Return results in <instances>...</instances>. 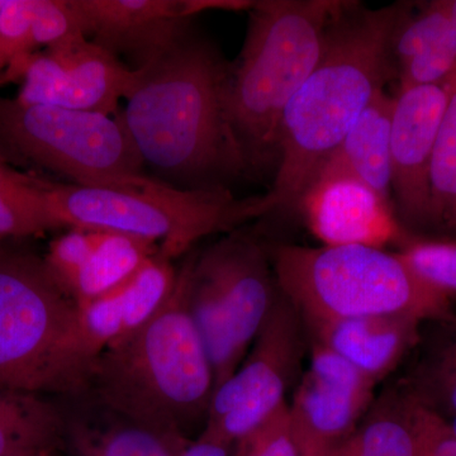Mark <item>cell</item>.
Here are the masks:
<instances>
[{"mask_svg": "<svg viewBox=\"0 0 456 456\" xmlns=\"http://www.w3.org/2000/svg\"><path fill=\"white\" fill-rule=\"evenodd\" d=\"M86 37L121 60L127 56L134 70L164 53L189 27L185 0H74Z\"/></svg>", "mask_w": 456, "mask_h": 456, "instance_id": "15", "label": "cell"}, {"mask_svg": "<svg viewBox=\"0 0 456 456\" xmlns=\"http://www.w3.org/2000/svg\"><path fill=\"white\" fill-rule=\"evenodd\" d=\"M428 416L398 382L375 395L355 430L327 456H419Z\"/></svg>", "mask_w": 456, "mask_h": 456, "instance_id": "19", "label": "cell"}, {"mask_svg": "<svg viewBox=\"0 0 456 456\" xmlns=\"http://www.w3.org/2000/svg\"><path fill=\"white\" fill-rule=\"evenodd\" d=\"M419 456H456V437L448 422L430 412Z\"/></svg>", "mask_w": 456, "mask_h": 456, "instance_id": "32", "label": "cell"}, {"mask_svg": "<svg viewBox=\"0 0 456 456\" xmlns=\"http://www.w3.org/2000/svg\"><path fill=\"white\" fill-rule=\"evenodd\" d=\"M231 452L232 449L230 446L200 434L185 446L180 456H231Z\"/></svg>", "mask_w": 456, "mask_h": 456, "instance_id": "34", "label": "cell"}, {"mask_svg": "<svg viewBox=\"0 0 456 456\" xmlns=\"http://www.w3.org/2000/svg\"><path fill=\"white\" fill-rule=\"evenodd\" d=\"M231 456H301L294 436L289 403L236 441Z\"/></svg>", "mask_w": 456, "mask_h": 456, "instance_id": "30", "label": "cell"}, {"mask_svg": "<svg viewBox=\"0 0 456 456\" xmlns=\"http://www.w3.org/2000/svg\"><path fill=\"white\" fill-rule=\"evenodd\" d=\"M35 179L60 228L150 240L173 261L206 237L226 235L272 213L265 194L236 198L224 187L183 189L147 175L104 185Z\"/></svg>", "mask_w": 456, "mask_h": 456, "instance_id": "5", "label": "cell"}, {"mask_svg": "<svg viewBox=\"0 0 456 456\" xmlns=\"http://www.w3.org/2000/svg\"><path fill=\"white\" fill-rule=\"evenodd\" d=\"M88 365L73 297L44 256L0 245V391L71 395Z\"/></svg>", "mask_w": 456, "mask_h": 456, "instance_id": "7", "label": "cell"}, {"mask_svg": "<svg viewBox=\"0 0 456 456\" xmlns=\"http://www.w3.org/2000/svg\"><path fill=\"white\" fill-rule=\"evenodd\" d=\"M64 415V446L71 456H180L191 441L117 415L82 395L56 397Z\"/></svg>", "mask_w": 456, "mask_h": 456, "instance_id": "18", "label": "cell"}, {"mask_svg": "<svg viewBox=\"0 0 456 456\" xmlns=\"http://www.w3.org/2000/svg\"><path fill=\"white\" fill-rule=\"evenodd\" d=\"M395 97L386 90L369 103L316 176L346 174L393 204L391 130ZM314 176V178H316ZM312 183V182H311Z\"/></svg>", "mask_w": 456, "mask_h": 456, "instance_id": "20", "label": "cell"}, {"mask_svg": "<svg viewBox=\"0 0 456 456\" xmlns=\"http://www.w3.org/2000/svg\"><path fill=\"white\" fill-rule=\"evenodd\" d=\"M310 362L294 389L290 419L301 456H327L355 430L377 384L310 341Z\"/></svg>", "mask_w": 456, "mask_h": 456, "instance_id": "13", "label": "cell"}, {"mask_svg": "<svg viewBox=\"0 0 456 456\" xmlns=\"http://www.w3.org/2000/svg\"><path fill=\"white\" fill-rule=\"evenodd\" d=\"M344 0H261L239 57L228 65L224 116L245 174L277 165L288 104L310 77Z\"/></svg>", "mask_w": 456, "mask_h": 456, "instance_id": "4", "label": "cell"}, {"mask_svg": "<svg viewBox=\"0 0 456 456\" xmlns=\"http://www.w3.org/2000/svg\"><path fill=\"white\" fill-rule=\"evenodd\" d=\"M215 389L211 359L189 314L180 268L163 307L90 360L74 393L152 430L191 441L206 428Z\"/></svg>", "mask_w": 456, "mask_h": 456, "instance_id": "3", "label": "cell"}, {"mask_svg": "<svg viewBox=\"0 0 456 456\" xmlns=\"http://www.w3.org/2000/svg\"><path fill=\"white\" fill-rule=\"evenodd\" d=\"M33 0H5L0 8V47L7 66L35 53L32 44Z\"/></svg>", "mask_w": 456, "mask_h": 456, "instance_id": "31", "label": "cell"}, {"mask_svg": "<svg viewBox=\"0 0 456 456\" xmlns=\"http://www.w3.org/2000/svg\"><path fill=\"white\" fill-rule=\"evenodd\" d=\"M4 77L22 82L20 103L117 116L136 70L79 36L11 62Z\"/></svg>", "mask_w": 456, "mask_h": 456, "instance_id": "11", "label": "cell"}, {"mask_svg": "<svg viewBox=\"0 0 456 456\" xmlns=\"http://www.w3.org/2000/svg\"><path fill=\"white\" fill-rule=\"evenodd\" d=\"M4 3H5V0H0V8H2L3 5H4Z\"/></svg>", "mask_w": 456, "mask_h": 456, "instance_id": "38", "label": "cell"}, {"mask_svg": "<svg viewBox=\"0 0 456 456\" xmlns=\"http://www.w3.org/2000/svg\"><path fill=\"white\" fill-rule=\"evenodd\" d=\"M281 292V290H279ZM310 340L301 314L283 294L235 373L215 392L202 435L231 449L288 404L305 373Z\"/></svg>", "mask_w": 456, "mask_h": 456, "instance_id": "10", "label": "cell"}, {"mask_svg": "<svg viewBox=\"0 0 456 456\" xmlns=\"http://www.w3.org/2000/svg\"><path fill=\"white\" fill-rule=\"evenodd\" d=\"M251 0H185V12L193 18L206 11H248L254 8Z\"/></svg>", "mask_w": 456, "mask_h": 456, "instance_id": "33", "label": "cell"}, {"mask_svg": "<svg viewBox=\"0 0 456 456\" xmlns=\"http://www.w3.org/2000/svg\"><path fill=\"white\" fill-rule=\"evenodd\" d=\"M297 211L322 245L397 248L411 233L399 224L395 207L373 189L346 174L312 180Z\"/></svg>", "mask_w": 456, "mask_h": 456, "instance_id": "14", "label": "cell"}, {"mask_svg": "<svg viewBox=\"0 0 456 456\" xmlns=\"http://www.w3.org/2000/svg\"><path fill=\"white\" fill-rule=\"evenodd\" d=\"M446 422H448L450 428H452V434H454L456 437V417L455 419H450V421Z\"/></svg>", "mask_w": 456, "mask_h": 456, "instance_id": "37", "label": "cell"}, {"mask_svg": "<svg viewBox=\"0 0 456 456\" xmlns=\"http://www.w3.org/2000/svg\"><path fill=\"white\" fill-rule=\"evenodd\" d=\"M4 66H7V61H5V57L3 55L2 47H0V71H2V69L4 68Z\"/></svg>", "mask_w": 456, "mask_h": 456, "instance_id": "36", "label": "cell"}, {"mask_svg": "<svg viewBox=\"0 0 456 456\" xmlns=\"http://www.w3.org/2000/svg\"><path fill=\"white\" fill-rule=\"evenodd\" d=\"M411 12L408 3L373 9L347 2L330 25L317 65L281 118L274 179L265 193L272 213L297 211L326 159L397 77L393 41Z\"/></svg>", "mask_w": 456, "mask_h": 456, "instance_id": "1", "label": "cell"}, {"mask_svg": "<svg viewBox=\"0 0 456 456\" xmlns=\"http://www.w3.org/2000/svg\"><path fill=\"white\" fill-rule=\"evenodd\" d=\"M189 314L202 338L216 389L253 346L278 301L268 245L235 230L182 265Z\"/></svg>", "mask_w": 456, "mask_h": 456, "instance_id": "8", "label": "cell"}, {"mask_svg": "<svg viewBox=\"0 0 456 456\" xmlns=\"http://www.w3.org/2000/svg\"><path fill=\"white\" fill-rule=\"evenodd\" d=\"M159 251L160 246L150 240L99 231L97 245L71 289V297L77 305L98 298L130 278Z\"/></svg>", "mask_w": 456, "mask_h": 456, "instance_id": "22", "label": "cell"}, {"mask_svg": "<svg viewBox=\"0 0 456 456\" xmlns=\"http://www.w3.org/2000/svg\"><path fill=\"white\" fill-rule=\"evenodd\" d=\"M99 231L69 228L51 241L44 259L51 274L70 294L90 255L97 245Z\"/></svg>", "mask_w": 456, "mask_h": 456, "instance_id": "28", "label": "cell"}, {"mask_svg": "<svg viewBox=\"0 0 456 456\" xmlns=\"http://www.w3.org/2000/svg\"><path fill=\"white\" fill-rule=\"evenodd\" d=\"M446 323V332L435 338L399 383L419 406L450 421L456 417V317Z\"/></svg>", "mask_w": 456, "mask_h": 456, "instance_id": "23", "label": "cell"}, {"mask_svg": "<svg viewBox=\"0 0 456 456\" xmlns=\"http://www.w3.org/2000/svg\"><path fill=\"white\" fill-rule=\"evenodd\" d=\"M8 456H71L65 448H50L32 450V452H18V454Z\"/></svg>", "mask_w": 456, "mask_h": 456, "instance_id": "35", "label": "cell"}, {"mask_svg": "<svg viewBox=\"0 0 456 456\" xmlns=\"http://www.w3.org/2000/svg\"><path fill=\"white\" fill-rule=\"evenodd\" d=\"M452 18V0H436L426 5L419 13L404 20L393 41L397 77L413 60L426 53L439 40Z\"/></svg>", "mask_w": 456, "mask_h": 456, "instance_id": "27", "label": "cell"}, {"mask_svg": "<svg viewBox=\"0 0 456 456\" xmlns=\"http://www.w3.org/2000/svg\"><path fill=\"white\" fill-rule=\"evenodd\" d=\"M0 147L68 183L104 185L146 175L117 116L0 98Z\"/></svg>", "mask_w": 456, "mask_h": 456, "instance_id": "9", "label": "cell"}, {"mask_svg": "<svg viewBox=\"0 0 456 456\" xmlns=\"http://www.w3.org/2000/svg\"><path fill=\"white\" fill-rule=\"evenodd\" d=\"M279 290L305 321L399 314L455 317L452 299L426 284L397 251L364 245H268Z\"/></svg>", "mask_w": 456, "mask_h": 456, "instance_id": "6", "label": "cell"}, {"mask_svg": "<svg viewBox=\"0 0 456 456\" xmlns=\"http://www.w3.org/2000/svg\"><path fill=\"white\" fill-rule=\"evenodd\" d=\"M36 179L0 160V237H29L59 230Z\"/></svg>", "mask_w": 456, "mask_h": 456, "instance_id": "24", "label": "cell"}, {"mask_svg": "<svg viewBox=\"0 0 456 456\" xmlns=\"http://www.w3.org/2000/svg\"><path fill=\"white\" fill-rule=\"evenodd\" d=\"M3 240H4V239H2V237H0V245L3 244Z\"/></svg>", "mask_w": 456, "mask_h": 456, "instance_id": "39", "label": "cell"}, {"mask_svg": "<svg viewBox=\"0 0 456 456\" xmlns=\"http://www.w3.org/2000/svg\"><path fill=\"white\" fill-rule=\"evenodd\" d=\"M228 62L191 26L143 68L119 116L145 167L183 189L245 175L224 116Z\"/></svg>", "mask_w": 456, "mask_h": 456, "instance_id": "2", "label": "cell"}, {"mask_svg": "<svg viewBox=\"0 0 456 456\" xmlns=\"http://www.w3.org/2000/svg\"><path fill=\"white\" fill-rule=\"evenodd\" d=\"M456 74V0H452V18L439 40L398 74L399 86L430 84Z\"/></svg>", "mask_w": 456, "mask_h": 456, "instance_id": "29", "label": "cell"}, {"mask_svg": "<svg viewBox=\"0 0 456 456\" xmlns=\"http://www.w3.org/2000/svg\"><path fill=\"white\" fill-rule=\"evenodd\" d=\"M428 233L456 239V89L432 155Z\"/></svg>", "mask_w": 456, "mask_h": 456, "instance_id": "25", "label": "cell"}, {"mask_svg": "<svg viewBox=\"0 0 456 456\" xmlns=\"http://www.w3.org/2000/svg\"><path fill=\"white\" fill-rule=\"evenodd\" d=\"M303 322L308 340L340 356L378 386L421 341L424 321L384 314Z\"/></svg>", "mask_w": 456, "mask_h": 456, "instance_id": "17", "label": "cell"}, {"mask_svg": "<svg viewBox=\"0 0 456 456\" xmlns=\"http://www.w3.org/2000/svg\"><path fill=\"white\" fill-rule=\"evenodd\" d=\"M456 89V74L437 83L399 86L391 130L393 207L411 235L426 236L435 145Z\"/></svg>", "mask_w": 456, "mask_h": 456, "instance_id": "12", "label": "cell"}, {"mask_svg": "<svg viewBox=\"0 0 456 456\" xmlns=\"http://www.w3.org/2000/svg\"><path fill=\"white\" fill-rule=\"evenodd\" d=\"M65 448L64 415L56 397L0 391V456Z\"/></svg>", "mask_w": 456, "mask_h": 456, "instance_id": "21", "label": "cell"}, {"mask_svg": "<svg viewBox=\"0 0 456 456\" xmlns=\"http://www.w3.org/2000/svg\"><path fill=\"white\" fill-rule=\"evenodd\" d=\"M179 269L155 255L134 274L98 298L79 305L84 349L90 360L145 325L170 298Z\"/></svg>", "mask_w": 456, "mask_h": 456, "instance_id": "16", "label": "cell"}, {"mask_svg": "<svg viewBox=\"0 0 456 456\" xmlns=\"http://www.w3.org/2000/svg\"><path fill=\"white\" fill-rule=\"evenodd\" d=\"M395 251L426 284L456 297V239L408 235Z\"/></svg>", "mask_w": 456, "mask_h": 456, "instance_id": "26", "label": "cell"}]
</instances>
